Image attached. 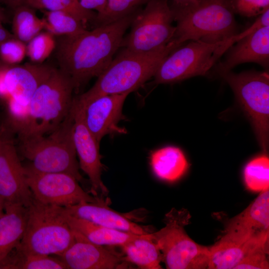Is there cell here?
I'll return each instance as SVG.
<instances>
[{
	"label": "cell",
	"mask_w": 269,
	"mask_h": 269,
	"mask_svg": "<svg viewBox=\"0 0 269 269\" xmlns=\"http://www.w3.org/2000/svg\"><path fill=\"white\" fill-rule=\"evenodd\" d=\"M141 8L113 22L80 34L61 36L56 42L59 69L72 81L74 91L99 76L121 48L126 30Z\"/></svg>",
	"instance_id": "cell-1"
},
{
	"label": "cell",
	"mask_w": 269,
	"mask_h": 269,
	"mask_svg": "<svg viewBox=\"0 0 269 269\" xmlns=\"http://www.w3.org/2000/svg\"><path fill=\"white\" fill-rule=\"evenodd\" d=\"M179 45L171 40L166 45L148 52H137L122 48L108 66L98 76L87 92L74 97L84 105L98 97L131 93L153 77L164 59Z\"/></svg>",
	"instance_id": "cell-2"
},
{
	"label": "cell",
	"mask_w": 269,
	"mask_h": 269,
	"mask_svg": "<svg viewBox=\"0 0 269 269\" xmlns=\"http://www.w3.org/2000/svg\"><path fill=\"white\" fill-rule=\"evenodd\" d=\"M176 29L171 40L217 42L237 34L232 0H195L170 5Z\"/></svg>",
	"instance_id": "cell-3"
},
{
	"label": "cell",
	"mask_w": 269,
	"mask_h": 269,
	"mask_svg": "<svg viewBox=\"0 0 269 269\" xmlns=\"http://www.w3.org/2000/svg\"><path fill=\"white\" fill-rule=\"evenodd\" d=\"M74 91L69 77L54 68L32 95L25 119L15 132L18 139L45 135L56 129L70 113Z\"/></svg>",
	"instance_id": "cell-4"
},
{
	"label": "cell",
	"mask_w": 269,
	"mask_h": 269,
	"mask_svg": "<svg viewBox=\"0 0 269 269\" xmlns=\"http://www.w3.org/2000/svg\"><path fill=\"white\" fill-rule=\"evenodd\" d=\"M71 111L61 124L52 132L43 135L19 139V150L30 161L29 167L39 172H64L79 182L84 179L76 158Z\"/></svg>",
	"instance_id": "cell-5"
},
{
	"label": "cell",
	"mask_w": 269,
	"mask_h": 269,
	"mask_svg": "<svg viewBox=\"0 0 269 269\" xmlns=\"http://www.w3.org/2000/svg\"><path fill=\"white\" fill-rule=\"evenodd\" d=\"M190 219L186 209L173 208L164 216V227L147 234L158 247L162 262L166 269H208L211 255L209 247L195 243L185 231V227Z\"/></svg>",
	"instance_id": "cell-6"
},
{
	"label": "cell",
	"mask_w": 269,
	"mask_h": 269,
	"mask_svg": "<svg viewBox=\"0 0 269 269\" xmlns=\"http://www.w3.org/2000/svg\"><path fill=\"white\" fill-rule=\"evenodd\" d=\"M28 207L25 231L19 245L32 253L58 256L75 240L64 207L42 203L33 199Z\"/></svg>",
	"instance_id": "cell-7"
},
{
	"label": "cell",
	"mask_w": 269,
	"mask_h": 269,
	"mask_svg": "<svg viewBox=\"0 0 269 269\" xmlns=\"http://www.w3.org/2000/svg\"><path fill=\"white\" fill-rule=\"evenodd\" d=\"M219 75L230 86L264 152L269 147V74L267 71H231Z\"/></svg>",
	"instance_id": "cell-8"
},
{
	"label": "cell",
	"mask_w": 269,
	"mask_h": 269,
	"mask_svg": "<svg viewBox=\"0 0 269 269\" xmlns=\"http://www.w3.org/2000/svg\"><path fill=\"white\" fill-rule=\"evenodd\" d=\"M236 35L217 42L190 40L186 45L178 47L159 66L153 77L154 83H175L207 75L223 54L236 43Z\"/></svg>",
	"instance_id": "cell-9"
},
{
	"label": "cell",
	"mask_w": 269,
	"mask_h": 269,
	"mask_svg": "<svg viewBox=\"0 0 269 269\" xmlns=\"http://www.w3.org/2000/svg\"><path fill=\"white\" fill-rule=\"evenodd\" d=\"M54 68L43 63L6 65L0 63V99L6 102L8 125L12 132L23 122L35 90Z\"/></svg>",
	"instance_id": "cell-10"
},
{
	"label": "cell",
	"mask_w": 269,
	"mask_h": 269,
	"mask_svg": "<svg viewBox=\"0 0 269 269\" xmlns=\"http://www.w3.org/2000/svg\"><path fill=\"white\" fill-rule=\"evenodd\" d=\"M145 4L133 20L130 32L124 36L121 48L148 52L172 40L176 27L173 25V15L168 0H149Z\"/></svg>",
	"instance_id": "cell-11"
},
{
	"label": "cell",
	"mask_w": 269,
	"mask_h": 269,
	"mask_svg": "<svg viewBox=\"0 0 269 269\" xmlns=\"http://www.w3.org/2000/svg\"><path fill=\"white\" fill-rule=\"evenodd\" d=\"M24 167L26 180L34 198L42 203L66 207L102 199L86 192L79 181L68 173L39 172L27 165Z\"/></svg>",
	"instance_id": "cell-12"
},
{
	"label": "cell",
	"mask_w": 269,
	"mask_h": 269,
	"mask_svg": "<svg viewBox=\"0 0 269 269\" xmlns=\"http://www.w3.org/2000/svg\"><path fill=\"white\" fill-rule=\"evenodd\" d=\"M0 198L4 204L17 203L25 207L33 199L13 139L5 128L0 137Z\"/></svg>",
	"instance_id": "cell-13"
},
{
	"label": "cell",
	"mask_w": 269,
	"mask_h": 269,
	"mask_svg": "<svg viewBox=\"0 0 269 269\" xmlns=\"http://www.w3.org/2000/svg\"><path fill=\"white\" fill-rule=\"evenodd\" d=\"M71 111L74 118L73 140L80 168L89 177L93 195L97 196L99 193L106 195L109 191L101 179L103 165L101 161L100 143L85 125L81 110L74 100Z\"/></svg>",
	"instance_id": "cell-14"
},
{
	"label": "cell",
	"mask_w": 269,
	"mask_h": 269,
	"mask_svg": "<svg viewBox=\"0 0 269 269\" xmlns=\"http://www.w3.org/2000/svg\"><path fill=\"white\" fill-rule=\"evenodd\" d=\"M129 94L104 95L84 105L73 98L81 110L85 125L99 143L106 135L127 133L118 124L124 119L123 105Z\"/></svg>",
	"instance_id": "cell-15"
},
{
	"label": "cell",
	"mask_w": 269,
	"mask_h": 269,
	"mask_svg": "<svg viewBox=\"0 0 269 269\" xmlns=\"http://www.w3.org/2000/svg\"><path fill=\"white\" fill-rule=\"evenodd\" d=\"M269 231V189L259 196L242 212L230 219L217 242L240 246L251 238Z\"/></svg>",
	"instance_id": "cell-16"
},
{
	"label": "cell",
	"mask_w": 269,
	"mask_h": 269,
	"mask_svg": "<svg viewBox=\"0 0 269 269\" xmlns=\"http://www.w3.org/2000/svg\"><path fill=\"white\" fill-rule=\"evenodd\" d=\"M74 233L73 243L61 255L57 256L67 269L128 268V263L123 256L104 246L93 243L79 234Z\"/></svg>",
	"instance_id": "cell-17"
},
{
	"label": "cell",
	"mask_w": 269,
	"mask_h": 269,
	"mask_svg": "<svg viewBox=\"0 0 269 269\" xmlns=\"http://www.w3.org/2000/svg\"><path fill=\"white\" fill-rule=\"evenodd\" d=\"M236 43L225 61L218 66L219 75L244 63H256L266 68L269 66V25L257 29Z\"/></svg>",
	"instance_id": "cell-18"
},
{
	"label": "cell",
	"mask_w": 269,
	"mask_h": 269,
	"mask_svg": "<svg viewBox=\"0 0 269 269\" xmlns=\"http://www.w3.org/2000/svg\"><path fill=\"white\" fill-rule=\"evenodd\" d=\"M109 200L103 198L96 202H81L64 207L65 212L72 216L85 219L100 225L137 235L150 232L146 227L132 221L126 215L109 206Z\"/></svg>",
	"instance_id": "cell-19"
},
{
	"label": "cell",
	"mask_w": 269,
	"mask_h": 269,
	"mask_svg": "<svg viewBox=\"0 0 269 269\" xmlns=\"http://www.w3.org/2000/svg\"><path fill=\"white\" fill-rule=\"evenodd\" d=\"M27 216V207L17 203L4 204V213L0 218V261L20 243Z\"/></svg>",
	"instance_id": "cell-20"
},
{
	"label": "cell",
	"mask_w": 269,
	"mask_h": 269,
	"mask_svg": "<svg viewBox=\"0 0 269 269\" xmlns=\"http://www.w3.org/2000/svg\"><path fill=\"white\" fill-rule=\"evenodd\" d=\"M149 163L155 176L168 182L180 179L189 167L184 152L179 147L173 145L153 151L150 155Z\"/></svg>",
	"instance_id": "cell-21"
},
{
	"label": "cell",
	"mask_w": 269,
	"mask_h": 269,
	"mask_svg": "<svg viewBox=\"0 0 269 269\" xmlns=\"http://www.w3.org/2000/svg\"><path fill=\"white\" fill-rule=\"evenodd\" d=\"M65 215L67 222L73 231L97 245L121 246L139 235L107 228L70 216L66 212Z\"/></svg>",
	"instance_id": "cell-22"
},
{
	"label": "cell",
	"mask_w": 269,
	"mask_h": 269,
	"mask_svg": "<svg viewBox=\"0 0 269 269\" xmlns=\"http://www.w3.org/2000/svg\"><path fill=\"white\" fill-rule=\"evenodd\" d=\"M124 260L141 269H160L162 255L147 234L139 235L120 246Z\"/></svg>",
	"instance_id": "cell-23"
},
{
	"label": "cell",
	"mask_w": 269,
	"mask_h": 269,
	"mask_svg": "<svg viewBox=\"0 0 269 269\" xmlns=\"http://www.w3.org/2000/svg\"><path fill=\"white\" fill-rule=\"evenodd\" d=\"M0 269H67V268L58 257L27 251L19 244L0 261Z\"/></svg>",
	"instance_id": "cell-24"
},
{
	"label": "cell",
	"mask_w": 269,
	"mask_h": 269,
	"mask_svg": "<svg viewBox=\"0 0 269 269\" xmlns=\"http://www.w3.org/2000/svg\"><path fill=\"white\" fill-rule=\"evenodd\" d=\"M25 5L33 8L47 11H60L68 13L85 25L95 22L97 13L83 7L78 0H19L16 7Z\"/></svg>",
	"instance_id": "cell-25"
},
{
	"label": "cell",
	"mask_w": 269,
	"mask_h": 269,
	"mask_svg": "<svg viewBox=\"0 0 269 269\" xmlns=\"http://www.w3.org/2000/svg\"><path fill=\"white\" fill-rule=\"evenodd\" d=\"M14 9L12 34L15 38L26 44L44 29L43 19L36 15L34 8L27 5H20Z\"/></svg>",
	"instance_id": "cell-26"
},
{
	"label": "cell",
	"mask_w": 269,
	"mask_h": 269,
	"mask_svg": "<svg viewBox=\"0 0 269 269\" xmlns=\"http://www.w3.org/2000/svg\"><path fill=\"white\" fill-rule=\"evenodd\" d=\"M43 19L44 29L55 36H74L87 30L83 22L63 11L45 10Z\"/></svg>",
	"instance_id": "cell-27"
},
{
	"label": "cell",
	"mask_w": 269,
	"mask_h": 269,
	"mask_svg": "<svg viewBox=\"0 0 269 269\" xmlns=\"http://www.w3.org/2000/svg\"><path fill=\"white\" fill-rule=\"evenodd\" d=\"M267 153L253 158L244 167V182L251 191L261 192L269 189V158Z\"/></svg>",
	"instance_id": "cell-28"
},
{
	"label": "cell",
	"mask_w": 269,
	"mask_h": 269,
	"mask_svg": "<svg viewBox=\"0 0 269 269\" xmlns=\"http://www.w3.org/2000/svg\"><path fill=\"white\" fill-rule=\"evenodd\" d=\"M149 0H108L104 12L97 16L96 26L116 21L141 8Z\"/></svg>",
	"instance_id": "cell-29"
},
{
	"label": "cell",
	"mask_w": 269,
	"mask_h": 269,
	"mask_svg": "<svg viewBox=\"0 0 269 269\" xmlns=\"http://www.w3.org/2000/svg\"><path fill=\"white\" fill-rule=\"evenodd\" d=\"M55 36L41 32L26 43V56L33 63L42 64L56 49Z\"/></svg>",
	"instance_id": "cell-30"
},
{
	"label": "cell",
	"mask_w": 269,
	"mask_h": 269,
	"mask_svg": "<svg viewBox=\"0 0 269 269\" xmlns=\"http://www.w3.org/2000/svg\"><path fill=\"white\" fill-rule=\"evenodd\" d=\"M26 56V44L14 36L0 45V61L6 65L20 63Z\"/></svg>",
	"instance_id": "cell-31"
},
{
	"label": "cell",
	"mask_w": 269,
	"mask_h": 269,
	"mask_svg": "<svg viewBox=\"0 0 269 269\" xmlns=\"http://www.w3.org/2000/svg\"><path fill=\"white\" fill-rule=\"evenodd\" d=\"M269 245H262L249 251L234 269H268Z\"/></svg>",
	"instance_id": "cell-32"
},
{
	"label": "cell",
	"mask_w": 269,
	"mask_h": 269,
	"mask_svg": "<svg viewBox=\"0 0 269 269\" xmlns=\"http://www.w3.org/2000/svg\"><path fill=\"white\" fill-rule=\"evenodd\" d=\"M235 13L246 17L261 15L269 9V0H232Z\"/></svg>",
	"instance_id": "cell-33"
},
{
	"label": "cell",
	"mask_w": 269,
	"mask_h": 269,
	"mask_svg": "<svg viewBox=\"0 0 269 269\" xmlns=\"http://www.w3.org/2000/svg\"><path fill=\"white\" fill-rule=\"evenodd\" d=\"M81 5L86 9L95 10L97 16L102 14L107 7L108 0H78Z\"/></svg>",
	"instance_id": "cell-34"
},
{
	"label": "cell",
	"mask_w": 269,
	"mask_h": 269,
	"mask_svg": "<svg viewBox=\"0 0 269 269\" xmlns=\"http://www.w3.org/2000/svg\"><path fill=\"white\" fill-rule=\"evenodd\" d=\"M13 36L12 34L10 33L3 26L2 23L0 22V45L4 40Z\"/></svg>",
	"instance_id": "cell-35"
},
{
	"label": "cell",
	"mask_w": 269,
	"mask_h": 269,
	"mask_svg": "<svg viewBox=\"0 0 269 269\" xmlns=\"http://www.w3.org/2000/svg\"><path fill=\"white\" fill-rule=\"evenodd\" d=\"M5 3H6L9 6L13 8L16 7L17 3L19 0H4Z\"/></svg>",
	"instance_id": "cell-36"
},
{
	"label": "cell",
	"mask_w": 269,
	"mask_h": 269,
	"mask_svg": "<svg viewBox=\"0 0 269 269\" xmlns=\"http://www.w3.org/2000/svg\"><path fill=\"white\" fill-rule=\"evenodd\" d=\"M172 3L176 4H184L195 0H172Z\"/></svg>",
	"instance_id": "cell-37"
},
{
	"label": "cell",
	"mask_w": 269,
	"mask_h": 269,
	"mask_svg": "<svg viewBox=\"0 0 269 269\" xmlns=\"http://www.w3.org/2000/svg\"><path fill=\"white\" fill-rule=\"evenodd\" d=\"M5 21H6L5 15L3 10H2V8L0 6V22L3 23V22H5Z\"/></svg>",
	"instance_id": "cell-38"
},
{
	"label": "cell",
	"mask_w": 269,
	"mask_h": 269,
	"mask_svg": "<svg viewBox=\"0 0 269 269\" xmlns=\"http://www.w3.org/2000/svg\"><path fill=\"white\" fill-rule=\"evenodd\" d=\"M4 211V202L0 198V218L3 214Z\"/></svg>",
	"instance_id": "cell-39"
},
{
	"label": "cell",
	"mask_w": 269,
	"mask_h": 269,
	"mask_svg": "<svg viewBox=\"0 0 269 269\" xmlns=\"http://www.w3.org/2000/svg\"><path fill=\"white\" fill-rule=\"evenodd\" d=\"M4 127H2L0 128V137L3 131Z\"/></svg>",
	"instance_id": "cell-40"
}]
</instances>
